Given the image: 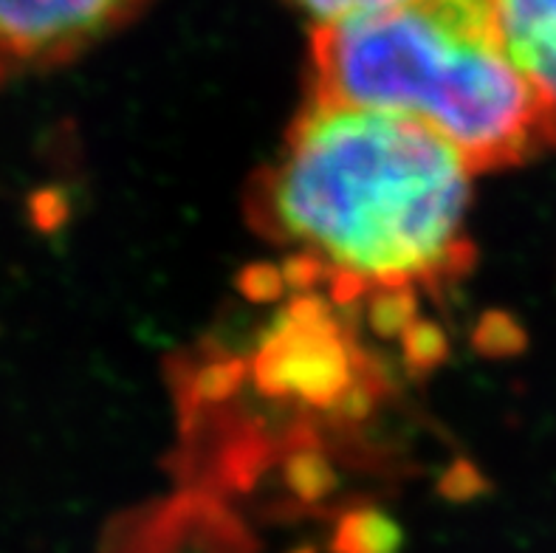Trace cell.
<instances>
[{
    "label": "cell",
    "mask_w": 556,
    "mask_h": 553,
    "mask_svg": "<svg viewBox=\"0 0 556 553\" xmlns=\"http://www.w3.org/2000/svg\"><path fill=\"white\" fill-rule=\"evenodd\" d=\"M472 176L430 127L314 97L268 169L261 206L268 231L319 272L402 291L469 268Z\"/></svg>",
    "instance_id": "6da1fadb"
},
{
    "label": "cell",
    "mask_w": 556,
    "mask_h": 553,
    "mask_svg": "<svg viewBox=\"0 0 556 553\" xmlns=\"http://www.w3.org/2000/svg\"><path fill=\"white\" fill-rule=\"evenodd\" d=\"M150 0H0V85L68 65Z\"/></svg>",
    "instance_id": "3957f363"
},
{
    "label": "cell",
    "mask_w": 556,
    "mask_h": 553,
    "mask_svg": "<svg viewBox=\"0 0 556 553\" xmlns=\"http://www.w3.org/2000/svg\"><path fill=\"white\" fill-rule=\"evenodd\" d=\"M296 9L308 12L317 23L339 21V17H351V14L374 12L379 7H388L393 0H291Z\"/></svg>",
    "instance_id": "5b68a950"
},
{
    "label": "cell",
    "mask_w": 556,
    "mask_h": 553,
    "mask_svg": "<svg viewBox=\"0 0 556 553\" xmlns=\"http://www.w3.org/2000/svg\"><path fill=\"white\" fill-rule=\"evenodd\" d=\"M503 46L556 122V0H492Z\"/></svg>",
    "instance_id": "277c9868"
},
{
    "label": "cell",
    "mask_w": 556,
    "mask_h": 553,
    "mask_svg": "<svg viewBox=\"0 0 556 553\" xmlns=\"http://www.w3.org/2000/svg\"><path fill=\"white\" fill-rule=\"evenodd\" d=\"M314 97L430 127L472 173L556 150L545 99L503 46L492 0H393L317 23Z\"/></svg>",
    "instance_id": "7a4b0ae2"
}]
</instances>
